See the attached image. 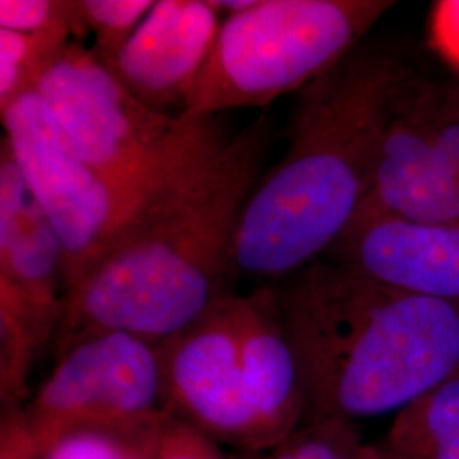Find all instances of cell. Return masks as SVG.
<instances>
[{
  "label": "cell",
  "instance_id": "obj_1",
  "mask_svg": "<svg viewBox=\"0 0 459 459\" xmlns=\"http://www.w3.org/2000/svg\"><path fill=\"white\" fill-rule=\"evenodd\" d=\"M269 147L261 115L145 203L66 293L56 354L104 332L157 345L235 293V240Z\"/></svg>",
  "mask_w": 459,
  "mask_h": 459
},
{
  "label": "cell",
  "instance_id": "obj_2",
  "mask_svg": "<svg viewBox=\"0 0 459 459\" xmlns=\"http://www.w3.org/2000/svg\"><path fill=\"white\" fill-rule=\"evenodd\" d=\"M413 72L362 41L298 94L288 148L264 172L235 240L237 274L281 281L315 263L369 193L402 85Z\"/></svg>",
  "mask_w": 459,
  "mask_h": 459
},
{
  "label": "cell",
  "instance_id": "obj_3",
  "mask_svg": "<svg viewBox=\"0 0 459 459\" xmlns=\"http://www.w3.org/2000/svg\"><path fill=\"white\" fill-rule=\"evenodd\" d=\"M273 284L303 396L344 415L377 417L458 373L456 303L394 290L332 261Z\"/></svg>",
  "mask_w": 459,
  "mask_h": 459
},
{
  "label": "cell",
  "instance_id": "obj_4",
  "mask_svg": "<svg viewBox=\"0 0 459 459\" xmlns=\"http://www.w3.org/2000/svg\"><path fill=\"white\" fill-rule=\"evenodd\" d=\"M155 352L170 415L248 451L288 439L305 396L274 284L221 296Z\"/></svg>",
  "mask_w": 459,
  "mask_h": 459
},
{
  "label": "cell",
  "instance_id": "obj_5",
  "mask_svg": "<svg viewBox=\"0 0 459 459\" xmlns=\"http://www.w3.org/2000/svg\"><path fill=\"white\" fill-rule=\"evenodd\" d=\"M72 152L123 195L147 203L227 140L214 116L157 113L72 39L36 89Z\"/></svg>",
  "mask_w": 459,
  "mask_h": 459
},
{
  "label": "cell",
  "instance_id": "obj_6",
  "mask_svg": "<svg viewBox=\"0 0 459 459\" xmlns=\"http://www.w3.org/2000/svg\"><path fill=\"white\" fill-rule=\"evenodd\" d=\"M388 0H259L225 16L184 116L267 108L335 65L385 16Z\"/></svg>",
  "mask_w": 459,
  "mask_h": 459
},
{
  "label": "cell",
  "instance_id": "obj_7",
  "mask_svg": "<svg viewBox=\"0 0 459 459\" xmlns=\"http://www.w3.org/2000/svg\"><path fill=\"white\" fill-rule=\"evenodd\" d=\"M0 115L2 138L17 170L64 248L66 295L106 255L145 203L115 189L72 152L36 92L17 99Z\"/></svg>",
  "mask_w": 459,
  "mask_h": 459
},
{
  "label": "cell",
  "instance_id": "obj_8",
  "mask_svg": "<svg viewBox=\"0 0 459 459\" xmlns=\"http://www.w3.org/2000/svg\"><path fill=\"white\" fill-rule=\"evenodd\" d=\"M26 415L41 458L77 432H152L170 415L155 345L123 332H104L72 345L58 356Z\"/></svg>",
  "mask_w": 459,
  "mask_h": 459
},
{
  "label": "cell",
  "instance_id": "obj_9",
  "mask_svg": "<svg viewBox=\"0 0 459 459\" xmlns=\"http://www.w3.org/2000/svg\"><path fill=\"white\" fill-rule=\"evenodd\" d=\"M64 303V248L2 138L0 335L38 354L56 335Z\"/></svg>",
  "mask_w": 459,
  "mask_h": 459
},
{
  "label": "cell",
  "instance_id": "obj_10",
  "mask_svg": "<svg viewBox=\"0 0 459 459\" xmlns=\"http://www.w3.org/2000/svg\"><path fill=\"white\" fill-rule=\"evenodd\" d=\"M223 19L214 0H157L125 48L104 66L150 109L184 116Z\"/></svg>",
  "mask_w": 459,
  "mask_h": 459
},
{
  "label": "cell",
  "instance_id": "obj_11",
  "mask_svg": "<svg viewBox=\"0 0 459 459\" xmlns=\"http://www.w3.org/2000/svg\"><path fill=\"white\" fill-rule=\"evenodd\" d=\"M368 278L411 295L459 301V227L358 212L327 252Z\"/></svg>",
  "mask_w": 459,
  "mask_h": 459
},
{
  "label": "cell",
  "instance_id": "obj_12",
  "mask_svg": "<svg viewBox=\"0 0 459 459\" xmlns=\"http://www.w3.org/2000/svg\"><path fill=\"white\" fill-rule=\"evenodd\" d=\"M72 39V31L17 33L0 30V113L17 99L36 92Z\"/></svg>",
  "mask_w": 459,
  "mask_h": 459
},
{
  "label": "cell",
  "instance_id": "obj_13",
  "mask_svg": "<svg viewBox=\"0 0 459 459\" xmlns=\"http://www.w3.org/2000/svg\"><path fill=\"white\" fill-rule=\"evenodd\" d=\"M153 0H77V38L94 36V55L109 65L143 22Z\"/></svg>",
  "mask_w": 459,
  "mask_h": 459
},
{
  "label": "cell",
  "instance_id": "obj_14",
  "mask_svg": "<svg viewBox=\"0 0 459 459\" xmlns=\"http://www.w3.org/2000/svg\"><path fill=\"white\" fill-rule=\"evenodd\" d=\"M159 427L142 436L98 430L77 432L55 444L41 459H152Z\"/></svg>",
  "mask_w": 459,
  "mask_h": 459
},
{
  "label": "cell",
  "instance_id": "obj_15",
  "mask_svg": "<svg viewBox=\"0 0 459 459\" xmlns=\"http://www.w3.org/2000/svg\"><path fill=\"white\" fill-rule=\"evenodd\" d=\"M0 30L17 33L72 31L77 38V0H0Z\"/></svg>",
  "mask_w": 459,
  "mask_h": 459
},
{
  "label": "cell",
  "instance_id": "obj_16",
  "mask_svg": "<svg viewBox=\"0 0 459 459\" xmlns=\"http://www.w3.org/2000/svg\"><path fill=\"white\" fill-rule=\"evenodd\" d=\"M152 459H227L218 444L186 420L169 415L159 427Z\"/></svg>",
  "mask_w": 459,
  "mask_h": 459
},
{
  "label": "cell",
  "instance_id": "obj_17",
  "mask_svg": "<svg viewBox=\"0 0 459 459\" xmlns=\"http://www.w3.org/2000/svg\"><path fill=\"white\" fill-rule=\"evenodd\" d=\"M429 36L432 48L459 72V0H441L432 5Z\"/></svg>",
  "mask_w": 459,
  "mask_h": 459
},
{
  "label": "cell",
  "instance_id": "obj_18",
  "mask_svg": "<svg viewBox=\"0 0 459 459\" xmlns=\"http://www.w3.org/2000/svg\"><path fill=\"white\" fill-rule=\"evenodd\" d=\"M427 429L436 444L451 437L459 429V377L444 381L430 394L426 413Z\"/></svg>",
  "mask_w": 459,
  "mask_h": 459
},
{
  "label": "cell",
  "instance_id": "obj_19",
  "mask_svg": "<svg viewBox=\"0 0 459 459\" xmlns=\"http://www.w3.org/2000/svg\"><path fill=\"white\" fill-rule=\"evenodd\" d=\"M0 459H41L26 411H4L0 427Z\"/></svg>",
  "mask_w": 459,
  "mask_h": 459
},
{
  "label": "cell",
  "instance_id": "obj_20",
  "mask_svg": "<svg viewBox=\"0 0 459 459\" xmlns=\"http://www.w3.org/2000/svg\"><path fill=\"white\" fill-rule=\"evenodd\" d=\"M273 459H349L332 444L320 439H308L286 446Z\"/></svg>",
  "mask_w": 459,
  "mask_h": 459
},
{
  "label": "cell",
  "instance_id": "obj_21",
  "mask_svg": "<svg viewBox=\"0 0 459 459\" xmlns=\"http://www.w3.org/2000/svg\"><path fill=\"white\" fill-rule=\"evenodd\" d=\"M257 2H259V0H221V2H216V0H214L216 7H218L223 14H227V16L240 14V13H244V11H248V9H252Z\"/></svg>",
  "mask_w": 459,
  "mask_h": 459
},
{
  "label": "cell",
  "instance_id": "obj_22",
  "mask_svg": "<svg viewBox=\"0 0 459 459\" xmlns=\"http://www.w3.org/2000/svg\"><path fill=\"white\" fill-rule=\"evenodd\" d=\"M436 459H459V429L446 441L437 444Z\"/></svg>",
  "mask_w": 459,
  "mask_h": 459
},
{
  "label": "cell",
  "instance_id": "obj_23",
  "mask_svg": "<svg viewBox=\"0 0 459 459\" xmlns=\"http://www.w3.org/2000/svg\"><path fill=\"white\" fill-rule=\"evenodd\" d=\"M455 91H456V98H458V100H459V87H458V89H455Z\"/></svg>",
  "mask_w": 459,
  "mask_h": 459
}]
</instances>
